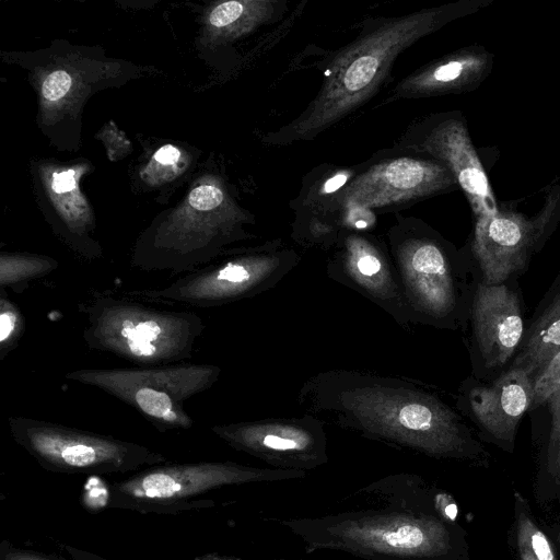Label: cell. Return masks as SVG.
I'll return each mask as SVG.
<instances>
[{
  "instance_id": "cell-1",
  "label": "cell",
  "mask_w": 560,
  "mask_h": 560,
  "mask_svg": "<svg viewBox=\"0 0 560 560\" xmlns=\"http://www.w3.org/2000/svg\"><path fill=\"white\" fill-rule=\"evenodd\" d=\"M451 498L423 477L397 472L343 497L328 512L277 520L307 553L334 550L363 560H468Z\"/></svg>"
},
{
  "instance_id": "cell-2",
  "label": "cell",
  "mask_w": 560,
  "mask_h": 560,
  "mask_svg": "<svg viewBox=\"0 0 560 560\" xmlns=\"http://www.w3.org/2000/svg\"><path fill=\"white\" fill-rule=\"evenodd\" d=\"M296 404L341 430L430 458L474 454V441L458 413L420 380L329 369L303 382Z\"/></svg>"
},
{
  "instance_id": "cell-3",
  "label": "cell",
  "mask_w": 560,
  "mask_h": 560,
  "mask_svg": "<svg viewBox=\"0 0 560 560\" xmlns=\"http://www.w3.org/2000/svg\"><path fill=\"white\" fill-rule=\"evenodd\" d=\"M459 187L451 171L422 153L377 152L352 167L313 175L293 201L291 237L304 248L331 249L343 230L370 232L376 217L398 213Z\"/></svg>"
},
{
  "instance_id": "cell-4",
  "label": "cell",
  "mask_w": 560,
  "mask_h": 560,
  "mask_svg": "<svg viewBox=\"0 0 560 560\" xmlns=\"http://www.w3.org/2000/svg\"><path fill=\"white\" fill-rule=\"evenodd\" d=\"M492 0H458L402 15L370 20L362 32L328 59L324 80L307 106L268 132L272 147L314 140L374 97L398 56L446 24L478 12Z\"/></svg>"
},
{
  "instance_id": "cell-5",
  "label": "cell",
  "mask_w": 560,
  "mask_h": 560,
  "mask_svg": "<svg viewBox=\"0 0 560 560\" xmlns=\"http://www.w3.org/2000/svg\"><path fill=\"white\" fill-rule=\"evenodd\" d=\"M80 308L85 316V345L136 366L186 362L206 328L195 312L128 291H96Z\"/></svg>"
},
{
  "instance_id": "cell-6",
  "label": "cell",
  "mask_w": 560,
  "mask_h": 560,
  "mask_svg": "<svg viewBox=\"0 0 560 560\" xmlns=\"http://www.w3.org/2000/svg\"><path fill=\"white\" fill-rule=\"evenodd\" d=\"M222 369L211 363L179 362L156 366L89 368L65 377L97 388L136 409L155 430H188L194 419L187 400L210 389Z\"/></svg>"
},
{
  "instance_id": "cell-7",
  "label": "cell",
  "mask_w": 560,
  "mask_h": 560,
  "mask_svg": "<svg viewBox=\"0 0 560 560\" xmlns=\"http://www.w3.org/2000/svg\"><path fill=\"white\" fill-rule=\"evenodd\" d=\"M158 289L129 293L168 304L218 307L259 295L275 288L300 262L301 256L281 238L236 248Z\"/></svg>"
},
{
  "instance_id": "cell-8",
  "label": "cell",
  "mask_w": 560,
  "mask_h": 560,
  "mask_svg": "<svg viewBox=\"0 0 560 560\" xmlns=\"http://www.w3.org/2000/svg\"><path fill=\"white\" fill-rule=\"evenodd\" d=\"M385 242L415 324L445 326L458 308L454 249L425 221L394 214Z\"/></svg>"
},
{
  "instance_id": "cell-9",
  "label": "cell",
  "mask_w": 560,
  "mask_h": 560,
  "mask_svg": "<svg viewBox=\"0 0 560 560\" xmlns=\"http://www.w3.org/2000/svg\"><path fill=\"white\" fill-rule=\"evenodd\" d=\"M306 471L253 467L235 462L163 463L147 467L110 487L109 505L141 513L194 509L192 499L209 491L254 482L304 478Z\"/></svg>"
},
{
  "instance_id": "cell-10",
  "label": "cell",
  "mask_w": 560,
  "mask_h": 560,
  "mask_svg": "<svg viewBox=\"0 0 560 560\" xmlns=\"http://www.w3.org/2000/svg\"><path fill=\"white\" fill-rule=\"evenodd\" d=\"M8 422L15 443L48 471L124 474L168 462L148 446L62 423L23 416Z\"/></svg>"
},
{
  "instance_id": "cell-11",
  "label": "cell",
  "mask_w": 560,
  "mask_h": 560,
  "mask_svg": "<svg viewBox=\"0 0 560 560\" xmlns=\"http://www.w3.org/2000/svg\"><path fill=\"white\" fill-rule=\"evenodd\" d=\"M385 150L422 153L442 162L466 196L475 219L497 211L499 203L462 112H442L419 118L404 131L392 148Z\"/></svg>"
},
{
  "instance_id": "cell-12",
  "label": "cell",
  "mask_w": 560,
  "mask_h": 560,
  "mask_svg": "<svg viewBox=\"0 0 560 560\" xmlns=\"http://www.w3.org/2000/svg\"><path fill=\"white\" fill-rule=\"evenodd\" d=\"M211 431L272 468L308 471L328 462L324 422L310 413L215 424Z\"/></svg>"
},
{
  "instance_id": "cell-13",
  "label": "cell",
  "mask_w": 560,
  "mask_h": 560,
  "mask_svg": "<svg viewBox=\"0 0 560 560\" xmlns=\"http://www.w3.org/2000/svg\"><path fill=\"white\" fill-rule=\"evenodd\" d=\"M325 268L329 279L368 299L402 329L415 324L385 240L370 232L343 230Z\"/></svg>"
},
{
  "instance_id": "cell-14",
  "label": "cell",
  "mask_w": 560,
  "mask_h": 560,
  "mask_svg": "<svg viewBox=\"0 0 560 560\" xmlns=\"http://www.w3.org/2000/svg\"><path fill=\"white\" fill-rule=\"evenodd\" d=\"M560 219V186L548 191L533 218L506 208L476 219L471 248L485 283L499 284L522 269L537 241Z\"/></svg>"
},
{
  "instance_id": "cell-15",
  "label": "cell",
  "mask_w": 560,
  "mask_h": 560,
  "mask_svg": "<svg viewBox=\"0 0 560 560\" xmlns=\"http://www.w3.org/2000/svg\"><path fill=\"white\" fill-rule=\"evenodd\" d=\"M493 62V54L482 46L460 48L430 61L401 79L380 104L474 91L489 77Z\"/></svg>"
},
{
  "instance_id": "cell-16",
  "label": "cell",
  "mask_w": 560,
  "mask_h": 560,
  "mask_svg": "<svg viewBox=\"0 0 560 560\" xmlns=\"http://www.w3.org/2000/svg\"><path fill=\"white\" fill-rule=\"evenodd\" d=\"M472 322L485 364L495 368L506 363L523 336L515 293L502 284L480 283L474 299Z\"/></svg>"
},
{
  "instance_id": "cell-17",
  "label": "cell",
  "mask_w": 560,
  "mask_h": 560,
  "mask_svg": "<svg viewBox=\"0 0 560 560\" xmlns=\"http://www.w3.org/2000/svg\"><path fill=\"white\" fill-rule=\"evenodd\" d=\"M534 378L523 369L512 368L489 386L471 388L469 409L477 421L498 440L512 442L522 416L532 407Z\"/></svg>"
},
{
  "instance_id": "cell-18",
  "label": "cell",
  "mask_w": 560,
  "mask_h": 560,
  "mask_svg": "<svg viewBox=\"0 0 560 560\" xmlns=\"http://www.w3.org/2000/svg\"><path fill=\"white\" fill-rule=\"evenodd\" d=\"M560 351V295L539 317L513 368L526 371L533 378Z\"/></svg>"
},
{
  "instance_id": "cell-19",
  "label": "cell",
  "mask_w": 560,
  "mask_h": 560,
  "mask_svg": "<svg viewBox=\"0 0 560 560\" xmlns=\"http://www.w3.org/2000/svg\"><path fill=\"white\" fill-rule=\"evenodd\" d=\"M514 538L518 560H560L549 533L537 523L518 491H514Z\"/></svg>"
},
{
  "instance_id": "cell-20",
  "label": "cell",
  "mask_w": 560,
  "mask_h": 560,
  "mask_svg": "<svg viewBox=\"0 0 560 560\" xmlns=\"http://www.w3.org/2000/svg\"><path fill=\"white\" fill-rule=\"evenodd\" d=\"M54 258L28 253H1L0 290L11 289L21 294L32 280L44 278L56 270Z\"/></svg>"
},
{
  "instance_id": "cell-21",
  "label": "cell",
  "mask_w": 560,
  "mask_h": 560,
  "mask_svg": "<svg viewBox=\"0 0 560 560\" xmlns=\"http://www.w3.org/2000/svg\"><path fill=\"white\" fill-rule=\"evenodd\" d=\"M26 329L21 308L5 290H0V360H4L19 345Z\"/></svg>"
},
{
  "instance_id": "cell-22",
  "label": "cell",
  "mask_w": 560,
  "mask_h": 560,
  "mask_svg": "<svg viewBox=\"0 0 560 560\" xmlns=\"http://www.w3.org/2000/svg\"><path fill=\"white\" fill-rule=\"evenodd\" d=\"M535 493L540 501L560 499V441L547 451Z\"/></svg>"
},
{
  "instance_id": "cell-23",
  "label": "cell",
  "mask_w": 560,
  "mask_h": 560,
  "mask_svg": "<svg viewBox=\"0 0 560 560\" xmlns=\"http://www.w3.org/2000/svg\"><path fill=\"white\" fill-rule=\"evenodd\" d=\"M560 387V351H558L534 377V399L532 407L547 402Z\"/></svg>"
},
{
  "instance_id": "cell-24",
  "label": "cell",
  "mask_w": 560,
  "mask_h": 560,
  "mask_svg": "<svg viewBox=\"0 0 560 560\" xmlns=\"http://www.w3.org/2000/svg\"><path fill=\"white\" fill-rule=\"evenodd\" d=\"M255 1H225L217 5L209 22L218 28L230 27L237 23L253 7Z\"/></svg>"
},
{
  "instance_id": "cell-25",
  "label": "cell",
  "mask_w": 560,
  "mask_h": 560,
  "mask_svg": "<svg viewBox=\"0 0 560 560\" xmlns=\"http://www.w3.org/2000/svg\"><path fill=\"white\" fill-rule=\"evenodd\" d=\"M223 201V192L214 185H200L191 190L188 197L189 205L199 211H210L218 208Z\"/></svg>"
},
{
  "instance_id": "cell-26",
  "label": "cell",
  "mask_w": 560,
  "mask_h": 560,
  "mask_svg": "<svg viewBox=\"0 0 560 560\" xmlns=\"http://www.w3.org/2000/svg\"><path fill=\"white\" fill-rule=\"evenodd\" d=\"M71 88V77L63 70L48 74L42 84V94L48 102L61 100Z\"/></svg>"
},
{
  "instance_id": "cell-27",
  "label": "cell",
  "mask_w": 560,
  "mask_h": 560,
  "mask_svg": "<svg viewBox=\"0 0 560 560\" xmlns=\"http://www.w3.org/2000/svg\"><path fill=\"white\" fill-rule=\"evenodd\" d=\"M0 560H62L55 555H47L35 550L14 547L3 541L0 545Z\"/></svg>"
},
{
  "instance_id": "cell-28",
  "label": "cell",
  "mask_w": 560,
  "mask_h": 560,
  "mask_svg": "<svg viewBox=\"0 0 560 560\" xmlns=\"http://www.w3.org/2000/svg\"><path fill=\"white\" fill-rule=\"evenodd\" d=\"M551 413V430L548 450L560 441V387L547 400Z\"/></svg>"
},
{
  "instance_id": "cell-29",
  "label": "cell",
  "mask_w": 560,
  "mask_h": 560,
  "mask_svg": "<svg viewBox=\"0 0 560 560\" xmlns=\"http://www.w3.org/2000/svg\"><path fill=\"white\" fill-rule=\"evenodd\" d=\"M75 186L74 172L65 171L54 175L51 187L56 192H66Z\"/></svg>"
},
{
  "instance_id": "cell-30",
  "label": "cell",
  "mask_w": 560,
  "mask_h": 560,
  "mask_svg": "<svg viewBox=\"0 0 560 560\" xmlns=\"http://www.w3.org/2000/svg\"><path fill=\"white\" fill-rule=\"evenodd\" d=\"M179 158V151L173 145L162 147L155 152L154 159L161 164H173Z\"/></svg>"
},
{
  "instance_id": "cell-31",
  "label": "cell",
  "mask_w": 560,
  "mask_h": 560,
  "mask_svg": "<svg viewBox=\"0 0 560 560\" xmlns=\"http://www.w3.org/2000/svg\"><path fill=\"white\" fill-rule=\"evenodd\" d=\"M194 560H288V559H243L234 556H223L217 552L197 557Z\"/></svg>"
},
{
  "instance_id": "cell-32",
  "label": "cell",
  "mask_w": 560,
  "mask_h": 560,
  "mask_svg": "<svg viewBox=\"0 0 560 560\" xmlns=\"http://www.w3.org/2000/svg\"><path fill=\"white\" fill-rule=\"evenodd\" d=\"M549 535L552 538L558 552L560 555V523L555 524L553 526L549 527Z\"/></svg>"
}]
</instances>
